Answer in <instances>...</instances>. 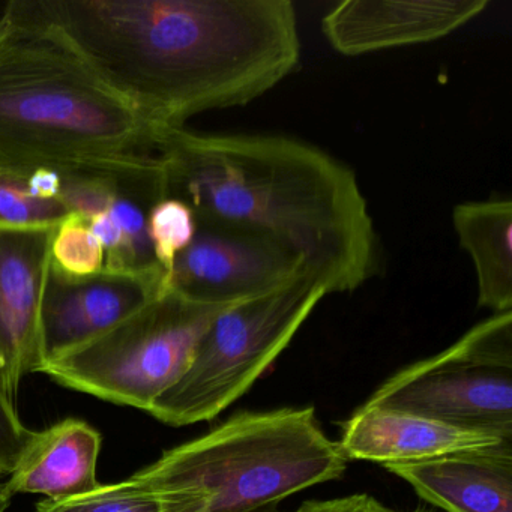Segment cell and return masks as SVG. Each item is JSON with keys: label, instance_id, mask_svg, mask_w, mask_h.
I'll use <instances>...</instances> for the list:
<instances>
[{"label": "cell", "instance_id": "3957f363", "mask_svg": "<svg viewBox=\"0 0 512 512\" xmlns=\"http://www.w3.org/2000/svg\"><path fill=\"white\" fill-rule=\"evenodd\" d=\"M158 127L49 23L14 0L0 14V167H77L154 155Z\"/></svg>", "mask_w": 512, "mask_h": 512}, {"label": "cell", "instance_id": "ac0fdd59", "mask_svg": "<svg viewBox=\"0 0 512 512\" xmlns=\"http://www.w3.org/2000/svg\"><path fill=\"white\" fill-rule=\"evenodd\" d=\"M196 233V215L182 200L166 197L149 211L148 235L155 260L169 277L175 260L190 247Z\"/></svg>", "mask_w": 512, "mask_h": 512}, {"label": "cell", "instance_id": "9c48e42d", "mask_svg": "<svg viewBox=\"0 0 512 512\" xmlns=\"http://www.w3.org/2000/svg\"><path fill=\"white\" fill-rule=\"evenodd\" d=\"M55 230L0 226V401L13 410L23 379L44 364L41 311Z\"/></svg>", "mask_w": 512, "mask_h": 512}, {"label": "cell", "instance_id": "8fae6325", "mask_svg": "<svg viewBox=\"0 0 512 512\" xmlns=\"http://www.w3.org/2000/svg\"><path fill=\"white\" fill-rule=\"evenodd\" d=\"M488 5L490 0H344L320 26L335 52L362 56L442 40Z\"/></svg>", "mask_w": 512, "mask_h": 512}, {"label": "cell", "instance_id": "ffe728a7", "mask_svg": "<svg viewBox=\"0 0 512 512\" xmlns=\"http://www.w3.org/2000/svg\"><path fill=\"white\" fill-rule=\"evenodd\" d=\"M34 434L23 424L17 410L0 401V479L14 472Z\"/></svg>", "mask_w": 512, "mask_h": 512}, {"label": "cell", "instance_id": "e0dca14e", "mask_svg": "<svg viewBox=\"0 0 512 512\" xmlns=\"http://www.w3.org/2000/svg\"><path fill=\"white\" fill-rule=\"evenodd\" d=\"M70 214L61 200L32 196L28 170L0 167V226L58 227Z\"/></svg>", "mask_w": 512, "mask_h": 512}, {"label": "cell", "instance_id": "2e32d148", "mask_svg": "<svg viewBox=\"0 0 512 512\" xmlns=\"http://www.w3.org/2000/svg\"><path fill=\"white\" fill-rule=\"evenodd\" d=\"M37 512H167L163 496L134 478L101 484L97 490L64 500H43Z\"/></svg>", "mask_w": 512, "mask_h": 512}, {"label": "cell", "instance_id": "ba28073f", "mask_svg": "<svg viewBox=\"0 0 512 512\" xmlns=\"http://www.w3.org/2000/svg\"><path fill=\"white\" fill-rule=\"evenodd\" d=\"M307 271L301 256L266 236L197 223L196 236L175 260L169 283L196 301L238 304L275 292Z\"/></svg>", "mask_w": 512, "mask_h": 512}, {"label": "cell", "instance_id": "30bf717a", "mask_svg": "<svg viewBox=\"0 0 512 512\" xmlns=\"http://www.w3.org/2000/svg\"><path fill=\"white\" fill-rule=\"evenodd\" d=\"M169 287V275L164 272L133 274L103 269L77 278L52 263L41 311L43 367L106 334Z\"/></svg>", "mask_w": 512, "mask_h": 512}, {"label": "cell", "instance_id": "52a82bcc", "mask_svg": "<svg viewBox=\"0 0 512 512\" xmlns=\"http://www.w3.org/2000/svg\"><path fill=\"white\" fill-rule=\"evenodd\" d=\"M365 406L412 413L512 440V311L386 380Z\"/></svg>", "mask_w": 512, "mask_h": 512}, {"label": "cell", "instance_id": "7a4b0ae2", "mask_svg": "<svg viewBox=\"0 0 512 512\" xmlns=\"http://www.w3.org/2000/svg\"><path fill=\"white\" fill-rule=\"evenodd\" d=\"M154 155L167 197L197 223L259 233L301 256L328 295L379 271V236L355 172L328 152L277 134L160 127Z\"/></svg>", "mask_w": 512, "mask_h": 512}, {"label": "cell", "instance_id": "6da1fadb", "mask_svg": "<svg viewBox=\"0 0 512 512\" xmlns=\"http://www.w3.org/2000/svg\"><path fill=\"white\" fill-rule=\"evenodd\" d=\"M154 127L245 107L301 62L290 0H25Z\"/></svg>", "mask_w": 512, "mask_h": 512}, {"label": "cell", "instance_id": "5b68a950", "mask_svg": "<svg viewBox=\"0 0 512 512\" xmlns=\"http://www.w3.org/2000/svg\"><path fill=\"white\" fill-rule=\"evenodd\" d=\"M325 296L322 281L307 271L275 292L221 311L184 376L149 415L172 427L217 418L272 367Z\"/></svg>", "mask_w": 512, "mask_h": 512}, {"label": "cell", "instance_id": "5bb4252c", "mask_svg": "<svg viewBox=\"0 0 512 512\" xmlns=\"http://www.w3.org/2000/svg\"><path fill=\"white\" fill-rule=\"evenodd\" d=\"M103 437L79 418H65L46 430L35 431L19 464L8 476L7 490L16 494H43L64 500L100 487L98 460Z\"/></svg>", "mask_w": 512, "mask_h": 512}, {"label": "cell", "instance_id": "44dd1931", "mask_svg": "<svg viewBox=\"0 0 512 512\" xmlns=\"http://www.w3.org/2000/svg\"><path fill=\"white\" fill-rule=\"evenodd\" d=\"M290 512H392L379 500L368 494H352L338 499L311 500L302 503L295 511Z\"/></svg>", "mask_w": 512, "mask_h": 512}, {"label": "cell", "instance_id": "7402d4cb", "mask_svg": "<svg viewBox=\"0 0 512 512\" xmlns=\"http://www.w3.org/2000/svg\"><path fill=\"white\" fill-rule=\"evenodd\" d=\"M11 500H13V496H11L10 491L7 490V484L0 479V512L8 511Z\"/></svg>", "mask_w": 512, "mask_h": 512}, {"label": "cell", "instance_id": "603a6c76", "mask_svg": "<svg viewBox=\"0 0 512 512\" xmlns=\"http://www.w3.org/2000/svg\"><path fill=\"white\" fill-rule=\"evenodd\" d=\"M260 512H283V511H278V508H274V509H268V511H260Z\"/></svg>", "mask_w": 512, "mask_h": 512}, {"label": "cell", "instance_id": "277c9868", "mask_svg": "<svg viewBox=\"0 0 512 512\" xmlns=\"http://www.w3.org/2000/svg\"><path fill=\"white\" fill-rule=\"evenodd\" d=\"M347 458L314 407L241 412L131 475L167 512H260L341 478Z\"/></svg>", "mask_w": 512, "mask_h": 512}, {"label": "cell", "instance_id": "d6986e66", "mask_svg": "<svg viewBox=\"0 0 512 512\" xmlns=\"http://www.w3.org/2000/svg\"><path fill=\"white\" fill-rule=\"evenodd\" d=\"M106 253L88 221L70 214L55 230L52 241V263L71 277H89L103 271Z\"/></svg>", "mask_w": 512, "mask_h": 512}, {"label": "cell", "instance_id": "9a60e30c", "mask_svg": "<svg viewBox=\"0 0 512 512\" xmlns=\"http://www.w3.org/2000/svg\"><path fill=\"white\" fill-rule=\"evenodd\" d=\"M452 224L467 251L478 284V307L512 311V202H466L455 206Z\"/></svg>", "mask_w": 512, "mask_h": 512}, {"label": "cell", "instance_id": "4fadbf2b", "mask_svg": "<svg viewBox=\"0 0 512 512\" xmlns=\"http://www.w3.org/2000/svg\"><path fill=\"white\" fill-rule=\"evenodd\" d=\"M445 512H512V445L385 467Z\"/></svg>", "mask_w": 512, "mask_h": 512}, {"label": "cell", "instance_id": "cb8c5ba5", "mask_svg": "<svg viewBox=\"0 0 512 512\" xmlns=\"http://www.w3.org/2000/svg\"><path fill=\"white\" fill-rule=\"evenodd\" d=\"M394 512V511H392ZM412 512H434V511H427V509H416V511H412Z\"/></svg>", "mask_w": 512, "mask_h": 512}, {"label": "cell", "instance_id": "8992f818", "mask_svg": "<svg viewBox=\"0 0 512 512\" xmlns=\"http://www.w3.org/2000/svg\"><path fill=\"white\" fill-rule=\"evenodd\" d=\"M235 304H208L169 287L142 310L40 373L64 388L149 410L193 361L215 317Z\"/></svg>", "mask_w": 512, "mask_h": 512}, {"label": "cell", "instance_id": "7c38bea8", "mask_svg": "<svg viewBox=\"0 0 512 512\" xmlns=\"http://www.w3.org/2000/svg\"><path fill=\"white\" fill-rule=\"evenodd\" d=\"M337 443L347 461H371L386 467L500 448L512 445V440L364 404L344 422Z\"/></svg>", "mask_w": 512, "mask_h": 512}]
</instances>
